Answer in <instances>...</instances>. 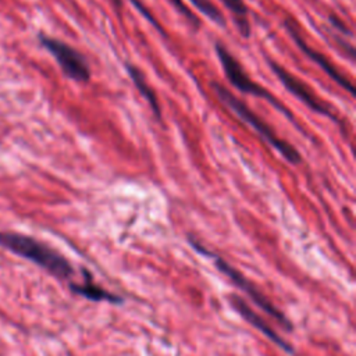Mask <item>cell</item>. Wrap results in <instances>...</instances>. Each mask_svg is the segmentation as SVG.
<instances>
[{"label": "cell", "mask_w": 356, "mask_h": 356, "mask_svg": "<svg viewBox=\"0 0 356 356\" xmlns=\"http://www.w3.org/2000/svg\"><path fill=\"white\" fill-rule=\"evenodd\" d=\"M284 26H285L288 35L291 36V39L293 40V43L298 46V49H299L307 58H310L313 63H316V64L323 70V72H325L335 83H338V85H339L341 88H343L345 90H348L350 95H355V86H353L352 81H350L346 75H343V74L330 61V58H328L327 56H324L323 53L314 50L313 47H310V46L305 42V39L302 38L300 31H299V28H298V24H296L289 15L285 17V19H284Z\"/></svg>", "instance_id": "obj_7"}, {"label": "cell", "mask_w": 356, "mask_h": 356, "mask_svg": "<svg viewBox=\"0 0 356 356\" xmlns=\"http://www.w3.org/2000/svg\"><path fill=\"white\" fill-rule=\"evenodd\" d=\"M224 7L232 14L234 22L242 38L248 39L250 36V22H249V8L243 0H220Z\"/></svg>", "instance_id": "obj_11"}, {"label": "cell", "mask_w": 356, "mask_h": 356, "mask_svg": "<svg viewBox=\"0 0 356 356\" xmlns=\"http://www.w3.org/2000/svg\"><path fill=\"white\" fill-rule=\"evenodd\" d=\"M0 246L35 263L58 280H70L75 274L72 264L60 252L29 235L0 231Z\"/></svg>", "instance_id": "obj_1"}, {"label": "cell", "mask_w": 356, "mask_h": 356, "mask_svg": "<svg viewBox=\"0 0 356 356\" xmlns=\"http://www.w3.org/2000/svg\"><path fill=\"white\" fill-rule=\"evenodd\" d=\"M214 50H216V54L221 64V68L225 74V78L235 89H238L243 95H252V96H256V97H260V99L268 102L274 108H277L280 113H282L296 127L298 131H300L302 134L306 135L303 128L295 120L293 113L280 99H277L268 89L263 88L260 83L253 81L248 75V72L245 71L242 64L238 61V58L227 49V46L224 43L216 42Z\"/></svg>", "instance_id": "obj_3"}, {"label": "cell", "mask_w": 356, "mask_h": 356, "mask_svg": "<svg viewBox=\"0 0 356 356\" xmlns=\"http://www.w3.org/2000/svg\"><path fill=\"white\" fill-rule=\"evenodd\" d=\"M125 70H127V74L131 78L134 86L136 88V90L147 102L154 118L160 120L161 118V106H160L159 97H157L156 92L153 90V88L146 81L143 71L139 67H136L134 63H125Z\"/></svg>", "instance_id": "obj_9"}, {"label": "cell", "mask_w": 356, "mask_h": 356, "mask_svg": "<svg viewBox=\"0 0 356 356\" xmlns=\"http://www.w3.org/2000/svg\"><path fill=\"white\" fill-rule=\"evenodd\" d=\"M211 89L216 95V97L224 104L228 110H231L239 120L250 125L259 136L268 143L273 149H275L289 164L298 165L302 163V154L299 150L289 142L284 140L260 115H257L245 102L238 99L228 88H225L222 83L213 81Z\"/></svg>", "instance_id": "obj_2"}, {"label": "cell", "mask_w": 356, "mask_h": 356, "mask_svg": "<svg viewBox=\"0 0 356 356\" xmlns=\"http://www.w3.org/2000/svg\"><path fill=\"white\" fill-rule=\"evenodd\" d=\"M168 3L174 7V10L189 24L193 31L200 28V19L195 15V13L185 4L184 0H168Z\"/></svg>", "instance_id": "obj_13"}, {"label": "cell", "mask_w": 356, "mask_h": 356, "mask_svg": "<svg viewBox=\"0 0 356 356\" xmlns=\"http://www.w3.org/2000/svg\"><path fill=\"white\" fill-rule=\"evenodd\" d=\"M38 39L39 43L54 57L58 67L61 68V72L68 79L79 83H85L90 79V65L79 50L57 38L44 33H39Z\"/></svg>", "instance_id": "obj_4"}, {"label": "cell", "mask_w": 356, "mask_h": 356, "mask_svg": "<svg viewBox=\"0 0 356 356\" xmlns=\"http://www.w3.org/2000/svg\"><path fill=\"white\" fill-rule=\"evenodd\" d=\"M70 289L76 293V295H81L89 300H95V302H110V303H114V305H121L124 300L121 296L115 295V293H111L106 289H103L102 286L96 285L93 281H92V277L90 274H88L85 271V281L83 284H75V282H71L70 284Z\"/></svg>", "instance_id": "obj_10"}, {"label": "cell", "mask_w": 356, "mask_h": 356, "mask_svg": "<svg viewBox=\"0 0 356 356\" xmlns=\"http://www.w3.org/2000/svg\"><path fill=\"white\" fill-rule=\"evenodd\" d=\"M189 242H191V245H192L199 253H202V254H204V256L213 259L214 266L217 267V270L221 271L222 274H225V275H227L238 288H241L263 312L268 313V314H270L273 318H275L284 328H286V330H291V328H292L291 321H289L275 306H273V305L270 303V300H268L264 295H261V293L256 289V286H254L252 282L248 281V278H245L239 271H236V270H235L231 264H228L222 257H220V256L211 253L210 250L204 249L199 242L193 241L192 238H189Z\"/></svg>", "instance_id": "obj_5"}, {"label": "cell", "mask_w": 356, "mask_h": 356, "mask_svg": "<svg viewBox=\"0 0 356 356\" xmlns=\"http://www.w3.org/2000/svg\"><path fill=\"white\" fill-rule=\"evenodd\" d=\"M266 61H267L268 67L271 68V71L274 72V75L284 85V88L288 92H291L298 100H300L309 110H312L320 115H324L342 127V122L338 118V115L335 114V111L332 110V106L325 103L324 100H321L317 96V93L305 81L295 76L292 72H289L286 68H284L281 64H278V61H275L270 57H266Z\"/></svg>", "instance_id": "obj_6"}, {"label": "cell", "mask_w": 356, "mask_h": 356, "mask_svg": "<svg viewBox=\"0 0 356 356\" xmlns=\"http://www.w3.org/2000/svg\"><path fill=\"white\" fill-rule=\"evenodd\" d=\"M229 302H231L232 307L236 310V313H238L242 318H245L249 324H252V325L256 327L260 332H263L266 337H268L277 346H280L282 350H285V352H288V353H292V352H293L292 346H291L285 339H282V338L270 327V324H268L264 318H261L256 312H253L242 298L234 295V296H231V300H229Z\"/></svg>", "instance_id": "obj_8"}, {"label": "cell", "mask_w": 356, "mask_h": 356, "mask_svg": "<svg viewBox=\"0 0 356 356\" xmlns=\"http://www.w3.org/2000/svg\"><path fill=\"white\" fill-rule=\"evenodd\" d=\"M189 3L199 10L207 19L214 22L216 25L224 28L227 25L222 11L211 1V0H189Z\"/></svg>", "instance_id": "obj_12"}, {"label": "cell", "mask_w": 356, "mask_h": 356, "mask_svg": "<svg viewBox=\"0 0 356 356\" xmlns=\"http://www.w3.org/2000/svg\"><path fill=\"white\" fill-rule=\"evenodd\" d=\"M328 21H330V25H331L330 29H335V32H338V33L342 35V36H345V35L352 36V31L348 29L346 24H345L338 15L331 14V15L328 17Z\"/></svg>", "instance_id": "obj_15"}, {"label": "cell", "mask_w": 356, "mask_h": 356, "mask_svg": "<svg viewBox=\"0 0 356 356\" xmlns=\"http://www.w3.org/2000/svg\"><path fill=\"white\" fill-rule=\"evenodd\" d=\"M138 11H139V14L152 25V26H154L163 36H167V33H165V31L163 29V26L160 25V22L156 19V17L150 13V10L143 4V1L142 0H128Z\"/></svg>", "instance_id": "obj_14"}]
</instances>
